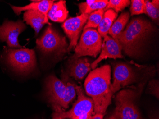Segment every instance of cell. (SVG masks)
Returning a JSON list of instances; mask_svg holds the SVG:
<instances>
[{
	"label": "cell",
	"mask_w": 159,
	"mask_h": 119,
	"mask_svg": "<svg viewBox=\"0 0 159 119\" xmlns=\"http://www.w3.org/2000/svg\"><path fill=\"white\" fill-rule=\"evenodd\" d=\"M111 69L104 65L93 70L85 80V91L94 104V112L105 115L111 103Z\"/></svg>",
	"instance_id": "1"
},
{
	"label": "cell",
	"mask_w": 159,
	"mask_h": 119,
	"mask_svg": "<svg viewBox=\"0 0 159 119\" xmlns=\"http://www.w3.org/2000/svg\"><path fill=\"white\" fill-rule=\"evenodd\" d=\"M154 30L152 24L147 20L135 18L118 36L117 40L125 53L135 57L139 54L143 43Z\"/></svg>",
	"instance_id": "2"
},
{
	"label": "cell",
	"mask_w": 159,
	"mask_h": 119,
	"mask_svg": "<svg viewBox=\"0 0 159 119\" xmlns=\"http://www.w3.org/2000/svg\"><path fill=\"white\" fill-rule=\"evenodd\" d=\"M77 100L68 111L59 106H52V119H89L94 112L93 100L87 97L82 87L76 85Z\"/></svg>",
	"instance_id": "3"
},
{
	"label": "cell",
	"mask_w": 159,
	"mask_h": 119,
	"mask_svg": "<svg viewBox=\"0 0 159 119\" xmlns=\"http://www.w3.org/2000/svg\"><path fill=\"white\" fill-rule=\"evenodd\" d=\"M142 87L143 85L139 90L127 89L117 93L115 97L116 107L111 115L116 119H143L136 104Z\"/></svg>",
	"instance_id": "4"
},
{
	"label": "cell",
	"mask_w": 159,
	"mask_h": 119,
	"mask_svg": "<svg viewBox=\"0 0 159 119\" xmlns=\"http://www.w3.org/2000/svg\"><path fill=\"white\" fill-rule=\"evenodd\" d=\"M6 60L15 71L21 74L30 73L36 66L35 53L34 49L7 48Z\"/></svg>",
	"instance_id": "5"
},
{
	"label": "cell",
	"mask_w": 159,
	"mask_h": 119,
	"mask_svg": "<svg viewBox=\"0 0 159 119\" xmlns=\"http://www.w3.org/2000/svg\"><path fill=\"white\" fill-rule=\"evenodd\" d=\"M36 45L43 53H55L57 55L66 53L68 48L66 37L61 35L51 25L45 30L43 35L37 39Z\"/></svg>",
	"instance_id": "6"
},
{
	"label": "cell",
	"mask_w": 159,
	"mask_h": 119,
	"mask_svg": "<svg viewBox=\"0 0 159 119\" xmlns=\"http://www.w3.org/2000/svg\"><path fill=\"white\" fill-rule=\"evenodd\" d=\"M102 37L96 30L88 28L83 30L80 40L75 47L76 57L90 56L96 58L102 47Z\"/></svg>",
	"instance_id": "7"
},
{
	"label": "cell",
	"mask_w": 159,
	"mask_h": 119,
	"mask_svg": "<svg viewBox=\"0 0 159 119\" xmlns=\"http://www.w3.org/2000/svg\"><path fill=\"white\" fill-rule=\"evenodd\" d=\"M25 25L22 21H5L0 26V41L6 42L9 48H21L18 36L25 29Z\"/></svg>",
	"instance_id": "8"
},
{
	"label": "cell",
	"mask_w": 159,
	"mask_h": 119,
	"mask_svg": "<svg viewBox=\"0 0 159 119\" xmlns=\"http://www.w3.org/2000/svg\"><path fill=\"white\" fill-rule=\"evenodd\" d=\"M137 77L133 69L125 63H118L113 69V80L111 85L113 94L125 87L135 83Z\"/></svg>",
	"instance_id": "9"
},
{
	"label": "cell",
	"mask_w": 159,
	"mask_h": 119,
	"mask_svg": "<svg viewBox=\"0 0 159 119\" xmlns=\"http://www.w3.org/2000/svg\"><path fill=\"white\" fill-rule=\"evenodd\" d=\"M90 14L83 13L65 21L61 27L70 40L68 51L75 48L78 43L80 34L86 24Z\"/></svg>",
	"instance_id": "10"
},
{
	"label": "cell",
	"mask_w": 159,
	"mask_h": 119,
	"mask_svg": "<svg viewBox=\"0 0 159 119\" xmlns=\"http://www.w3.org/2000/svg\"><path fill=\"white\" fill-rule=\"evenodd\" d=\"M45 89L48 102L52 106L61 107L66 94V86L62 80L51 74L46 78Z\"/></svg>",
	"instance_id": "11"
},
{
	"label": "cell",
	"mask_w": 159,
	"mask_h": 119,
	"mask_svg": "<svg viewBox=\"0 0 159 119\" xmlns=\"http://www.w3.org/2000/svg\"><path fill=\"white\" fill-rule=\"evenodd\" d=\"M103 38L101 54L96 60L91 64L92 69H95L98 63L104 59L123 58L121 54L122 48L119 41L108 35H105Z\"/></svg>",
	"instance_id": "12"
},
{
	"label": "cell",
	"mask_w": 159,
	"mask_h": 119,
	"mask_svg": "<svg viewBox=\"0 0 159 119\" xmlns=\"http://www.w3.org/2000/svg\"><path fill=\"white\" fill-rule=\"evenodd\" d=\"M67 73L69 76L75 80H83L91 71V64L85 57L71 56L68 60Z\"/></svg>",
	"instance_id": "13"
},
{
	"label": "cell",
	"mask_w": 159,
	"mask_h": 119,
	"mask_svg": "<svg viewBox=\"0 0 159 119\" xmlns=\"http://www.w3.org/2000/svg\"><path fill=\"white\" fill-rule=\"evenodd\" d=\"M24 20L27 25H30L34 30L36 35L38 34L45 24H51L48 18L44 14L38 11L28 10L24 13Z\"/></svg>",
	"instance_id": "14"
},
{
	"label": "cell",
	"mask_w": 159,
	"mask_h": 119,
	"mask_svg": "<svg viewBox=\"0 0 159 119\" xmlns=\"http://www.w3.org/2000/svg\"><path fill=\"white\" fill-rule=\"evenodd\" d=\"M54 1L51 0H42L33 2L23 7H18L11 5V7L14 13L17 15H19L21 11H26L28 10L38 11L44 14L45 16L48 17V13L51 8Z\"/></svg>",
	"instance_id": "15"
},
{
	"label": "cell",
	"mask_w": 159,
	"mask_h": 119,
	"mask_svg": "<svg viewBox=\"0 0 159 119\" xmlns=\"http://www.w3.org/2000/svg\"><path fill=\"white\" fill-rule=\"evenodd\" d=\"M61 79L66 85V92L61 107L63 110H65L68 108L69 104L75 98L76 96L75 85L76 84L70 77L69 76L66 72H62Z\"/></svg>",
	"instance_id": "16"
},
{
	"label": "cell",
	"mask_w": 159,
	"mask_h": 119,
	"mask_svg": "<svg viewBox=\"0 0 159 119\" xmlns=\"http://www.w3.org/2000/svg\"><path fill=\"white\" fill-rule=\"evenodd\" d=\"M68 14L66 1L61 0L52 4L48 13V18L54 22L61 23L66 19Z\"/></svg>",
	"instance_id": "17"
},
{
	"label": "cell",
	"mask_w": 159,
	"mask_h": 119,
	"mask_svg": "<svg viewBox=\"0 0 159 119\" xmlns=\"http://www.w3.org/2000/svg\"><path fill=\"white\" fill-rule=\"evenodd\" d=\"M117 16V13L111 9L108 10L104 12L97 31L102 37H104L108 34L113 21Z\"/></svg>",
	"instance_id": "18"
},
{
	"label": "cell",
	"mask_w": 159,
	"mask_h": 119,
	"mask_svg": "<svg viewBox=\"0 0 159 119\" xmlns=\"http://www.w3.org/2000/svg\"><path fill=\"white\" fill-rule=\"evenodd\" d=\"M129 17L130 15L128 11L122 12L120 14L118 18L113 23L108 33L111 37L115 40H117L118 36L124 31L125 27L129 20Z\"/></svg>",
	"instance_id": "19"
},
{
	"label": "cell",
	"mask_w": 159,
	"mask_h": 119,
	"mask_svg": "<svg viewBox=\"0 0 159 119\" xmlns=\"http://www.w3.org/2000/svg\"><path fill=\"white\" fill-rule=\"evenodd\" d=\"M107 0H90L78 4L80 12L81 14H91L93 11L104 10L108 4Z\"/></svg>",
	"instance_id": "20"
},
{
	"label": "cell",
	"mask_w": 159,
	"mask_h": 119,
	"mask_svg": "<svg viewBox=\"0 0 159 119\" xmlns=\"http://www.w3.org/2000/svg\"><path fill=\"white\" fill-rule=\"evenodd\" d=\"M145 4V11L147 14L155 23L159 22V1L153 0L152 2L149 1H144Z\"/></svg>",
	"instance_id": "21"
},
{
	"label": "cell",
	"mask_w": 159,
	"mask_h": 119,
	"mask_svg": "<svg viewBox=\"0 0 159 119\" xmlns=\"http://www.w3.org/2000/svg\"><path fill=\"white\" fill-rule=\"evenodd\" d=\"M104 10H99L90 14L83 30L88 28H96L100 25L104 14Z\"/></svg>",
	"instance_id": "22"
},
{
	"label": "cell",
	"mask_w": 159,
	"mask_h": 119,
	"mask_svg": "<svg viewBox=\"0 0 159 119\" xmlns=\"http://www.w3.org/2000/svg\"><path fill=\"white\" fill-rule=\"evenodd\" d=\"M130 3L131 1L129 0H110L108 1V4L104 11L111 9L117 13L124 10Z\"/></svg>",
	"instance_id": "23"
},
{
	"label": "cell",
	"mask_w": 159,
	"mask_h": 119,
	"mask_svg": "<svg viewBox=\"0 0 159 119\" xmlns=\"http://www.w3.org/2000/svg\"><path fill=\"white\" fill-rule=\"evenodd\" d=\"M131 2L130 12L131 16L146 13L145 1L144 0H132Z\"/></svg>",
	"instance_id": "24"
},
{
	"label": "cell",
	"mask_w": 159,
	"mask_h": 119,
	"mask_svg": "<svg viewBox=\"0 0 159 119\" xmlns=\"http://www.w3.org/2000/svg\"><path fill=\"white\" fill-rule=\"evenodd\" d=\"M159 81L155 79L150 80L147 88V94L153 95L155 97L159 99Z\"/></svg>",
	"instance_id": "25"
},
{
	"label": "cell",
	"mask_w": 159,
	"mask_h": 119,
	"mask_svg": "<svg viewBox=\"0 0 159 119\" xmlns=\"http://www.w3.org/2000/svg\"><path fill=\"white\" fill-rule=\"evenodd\" d=\"M104 115L100 113H95L94 115L90 116L89 119H103Z\"/></svg>",
	"instance_id": "26"
},
{
	"label": "cell",
	"mask_w": 159,
	"mask_h": 119,
	"mask_svg": "<svg viewBox=\"0 0 159 119\" xmlns=\"http://www.w3.org/2000/svg\"><path fill=\"white\" fill-rule=\"evenodd\" d=\"M150 119H159V116L158 115H151L150 116Z\"/></svg>",
	"instance_id": "27"
},
{
	"label": "cell",
	"mask_w": 159,
	"mask_h": 119,
	"mask_svg": "<svg viewBox=\"0 0 159 119\" xmlns=\"http://www.w3.org/2000/svg\"><path fill=\"white\" fill-rule=\"evenodd\" d=\"M116 119L115 118H114V117H113L112 115H111V116H110L109 118H107V119Z\"/></svg>",
	"instance_id": "28"
}]
</instances>
